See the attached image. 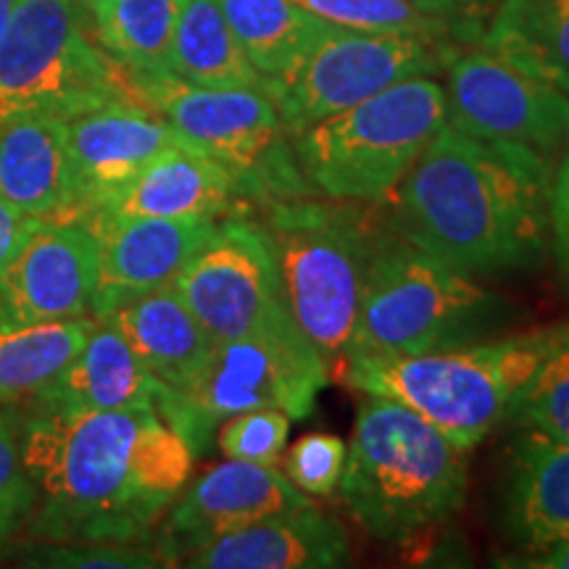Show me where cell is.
Returning <instances> with one entry per match:
<instances>
[{"instance_id": "cell-18", "label": "cell", "mask_w": 569, "mask_h": 569, "mask_svg": "<svg viewBox=\"0 0 569 569\" xmlns=\"http://www.w3.org/2000/svg\"><path fill=\"white\" fill-rule=\"evenodd\" d=\"M177 407L180 393L156 380L106 319H98L82 351L32 396V415L153 409L172 425Z\"/></svg>"}, {"instance_id": "cell-20", "label": "cell", "mask_w": 569, "mask_h": 569, "mask_svg": "<svg viewBox=\"0 0 569 569\" xmlns=\"http://www.w3.org/2000/svg\"><path fill=\"white\" fill-rule=\"evenodd\" d=\"M240 182L224 163L193 146H174L140 169L84 224L96 219H219L232 211Z\"/></svg>"}, {"instance_id": "cell-36", "label": "cell", "mask_w": 569, "mask_h": 569, "mask_svg": "<svg viewBox=\"0 0 569 569\" xmlns=\"http://www.w3.org/2000/svg\"><path fill=\"white\" fill-rule=\"evenodd\" d=\"M40 219L27 217L19 209H13L11 203H6L0 198V277H3L6 267L11 264L13 253L19 251V246L24 243L27 234L34 230Z\"/></svg>"}, {"instance_id": "cell-34", "label": "cell", "mask_w": 569, "mask_h": 569, "mask_svg": "<svg viewBox=\"0 0 569 569\" xmlns=\"http://www.w3.org/2000/svg\"><path fill=\"white\" fill-rule=\"evenodd\" d=\"M34 503V486L21 457L17 422L0 411V551L27 525Z\"/></svg>"}, {"instance_id": "cell-14", "label": "cell", "mask_w": 569, "mask_h": 569, "mask_svg": "<svg viewBox=\"0 0 569 569\" xmlns=\"http://www.w3.org/2000/svg\"><path fill=\"white\" fill-rule=\"evenodd\" d=\"M311 503L277 467L227 459L182 488L163 517L156 546L174 565L227 532Z\"/></svg>"}, {"instance_id": "cell-23", "label": "cell", "mask_w": 569, "mask_h": 569, "mask_svg": "<svg viewBox=\"0 0 569 569\" xmlns=\"http://www.w3.org/2000/svg\"><path fill=\"white\" fill-rule=\"evenodd\" d=\"M103 319L117 327L140 365L177 393L193 382L213 346L172 284L134 298Z\"/></svg>"}, {"instance_id": "cell-30", "label": "cell", "mask_w": 569, "mask_h": 569, "mask_svg": "<svg viewBox=\"0 0 569 569\" xmlns=\"http://www.w3.org/2000/svg\"><path fill=\"white\" fill-rule=\"evenodd\" d=\"M511 422L569 443V338L525 386Z\"/></svg>"}, {"instance_id": "cell-32", "label": "cell", "mask_w": 569, "mask_h": 569, "mask_svg": "<svg viewBox=\"0 0 569 569\" xmlns=\"http://www.w3.org/2000/svg\"><path fill=\"white\" fill-rule=\"evenodd\" d=\"M284 457V478L301 493L332 496L340 486L346 469V440L330 432H311L296 440Z\"/></svg>"}, {"instance_id": "cell-1", "label": "cell", "mask_w": 569, "mask_h": 569, "mask_svg": "<svg viewBox=\"0 0 569 569\" xmlns=\"http://www.w3.org/2000/svg\"><path fill=\"white\" fill-rule=\"evenodd\" d=\"M21 457L34 486V540L146 546L188 486L196 453L159 411L127 409L32 415Z\"/></svg>"}, {"instance_id": "cell-27", "label": "cell", "mask_w": 569, "mask_h": 569, "mask_svg": "<svg viewBox=\"0 0 569 569\" xmlns=\"http://www.w3.org/2000/svg\"><path fill=\"white\" fill-rule=\"evenodd\" d=\"M169 71L206 88L264 90L267 84L227 24L219 0L184 3L169 53Z\"/></svg>"}, {"instance_id": "cell-37", "label": "cell", "mask_w": 569, "mask_h": 569, "mask_svg": "<svg viewBox=\"0 0 569 569\" xmlns=\"http://www.w3.org/2000/svg\"><path fill=\"white\" fill-rule=\"evenodd\" d=\"M515 567H532V569H569V538L549 546L543 551L525 553L522 559L509 561Z\"/></svg>"}, {"instance_id": "cell-29", "label": "cell", "mask_w": 569, "mask_h": 569, "mask_svg": "<svg viewBox=\"0 0 569 569\" xmlns=\"http://www.w3.org/2000/svg\"><path fill=\"white\" fill-rule=\"evenodd\" d=\"M96 322L92 315L53 322H0V403L40 393L82 351Z\"/></svg>"}, {"instance_id": "cell-8", "label": "cell", "mask_w": 569, "mask_h": 569, "mask_svg": "<svg viewBox=\"0 0 569 569\" xmlns=\"http://www.w3.org/2000/svg\"><path fill=\"white\" fill-rule=\"evenodd\" d=\"M80 0H17L0 38V127L21 117L71 119L138 101L127 71L84 27Z\"/></svg>"}, {"instance_id": "cell-22", "label": "cell", "mask_w": 569, "mask_h": 569, "mask_svg": "<svg viewBox=\"0 0 569 569\" xmlns=\"http://www.w3.org/2000/svg\"><path fill=\"white\" fill-rule=\"evenodd\" d=\"M0 198L27 217L71 222L74 177L67 119L21 117L0 127Z\"/></svg>"}, {"instance_id": "cell-11", "label": "cell", "mask_w": 569, "mask_h": 569, "mask_svg": "<svg viewBox=\"0 0 569 569\" xmlns=\"http://www.w3.org/2000/svg\"><path fill=\"white\" fill-rule=\"evenodd\" d=\"M453 51L457 48L411 34L361 32L330 24L288 74L267 80L264 92L272 98L284 132L293 138L390 84L443 74Z\"/></svg>"}, {"instance_id": "cell-31", "label": "cell", "mask_w": 569, "mask_h": 569, "mask_svg": "<svg viewBox=\"0 0 569 569\" xmlns=\"http://www.w3.org/2000/svg\"><path fill=\"white\" fill-rule=\"evenodd\" d=\"M290 417L274 409H256L227 417L219 427L217 446L227 459L251 461V465H280L288 443Z\"/></svg>"}, {"instance_id": "cell-24", "label": "cell", "mask_w": 569, "mask_h": 569, "mask_svg": "<svg viewBox=\"0 0 569 569\" xmlns=\"http://www.w3.org/2000/svg\"><path fill=\"white\" fill-rule=\"evenodd\" d=\"M348 30L411 34L443 48L478 46L501 0H298Z\"/></svg>"}, {"instance_id": "cell-13", "label": "cell", "mask_w": 569, "mask_h": 569, "mask_svg": "<svg viewBox=\"0 0 569 569\" xmlns=\"http://www.w3.org/2000/svg\"><path fill=\"white\" fill-rule=\"evenodd\" d=\"M213 343L288 322L280 274L264 230L248 219L217 222L172 282Z\"/></svg>"}, {"instance_id": "cell-12", "label": "cell", "mask_w": 569, "mask_h": 569, "mask_svg": "<svg viewBox=\"0 0 569 569\" xmlns=\"http://www.w3.org/2000/svg\"><path fill=\"white\" fill-rule=\"evenodd\" d=\"M443 74L451 127L472 138L517 142L551 161L569 151V90L480 46L457 48Z\"/></svg>"}, {"instance_id": "cell-21", "label": "cell", "mask_w": 569, "mask_h": 569, "mask_svg": "<svg viewBox=\"0 0 569 569\" xmlns=\"http://www.w3.org/2000/svg\"><path fill=\"white\" fill-rule=\"evenodd\" d=\"M503 525L525 553L569 538V443L525 427L509 448Z\"/></svg>"}, {"instance_id": "cell-28", "label": "cell", "mask_w": 569, "mask_h": 569, "mask_svg": "<svg viewBox=\"0 0 569 569\" xmlns=\"http://www.w3.org/2000/svg\"><path fill=\"white\" fill-rule=\"evenodd\" d=\"M184 3L188 0H98L88 6L92 38L127 74L169 71Z\"/></svg>"}, {"instance_id": "cell-26", "label": "cell", "mask_w": 569, "mask_h": 569, "mask_svg": "<svg viewBox=\"0 0 569 569\" xmlns=\"http://www.w3.org/2000/svg\"><path fill=\"white\" fill-rule=\"evenodd\" d=\"M219 6L248 61L264 80L288 74L330 27L298 0H219Z\"/></svg>"}, {"instance_id": "cell-6", "label": "cell", "mask_w": 569, "mask_h": 569, "mask_svg": "<svg viewBox=\"0 0 569 569\" xmlns=\"http://www.w3.org/2000/svg\"><path fill=\"white\" fill-rule=\"evenodd\" d=\"M509 303L409 240L382 238L346 356L446 351L493 336ZM343 356V359H346Z\"/></svg>"}, {"instance_id": "cell-7", "label": "cell", "mask_w": 569, "mask_h": 569, "mask_svg": "<svg viewBox=\"0 0 569 569\" xmlns=\"http://www.w3.org/2000/svg\"><path fill=\"white\" fill-rule=\"evenodd\" d=\"M446 124L443 84L411 77L293 134L290 146L319 198L382 203Z\"/></svg>"}, {"instance_id": "cell-19", "label": "cell", "mask_w": 569, "mask_h": 569, "mask_svg": "<svg viewBox=\"0 0 569 569\" xmlns=\"http://www.w3.org/2000/svg\"><path fill=\"white\" fill-rule=\"evenodd\" d=\"M351 561V540L315 503L280 511L188 553L193 569H330Z\"/></svg>"}, {"instance_id": "cell-5", "label": "cell", "mask_w": 569, "mask_h": 569, "mask_svg": "<svg viewBox=\"0 0 569 569\" xmlns=\"http://www.w3.org/2000/svg\"><path fill=\"white\" fill-rule=\"evenodd\" d=\"M259 227L272 248L284 309L327 365H340L382 234L367 213L317 196L264 203Z\"/></svg>"}, {"instance_id": "cell-17", "label": "cell", "mask_w": 569, "mask_h": 569, "mask_svg": "<svg viewBox=\"0 0 569 569\" xmlns=\"http://www.w3.org/2000/svg\"><path fill=\"white\" fill-rule=\"evenodd\" d=\"M219 219H96L98 284L90 315L109 317L134 298L169 288L213 232Z\"/></svg>"}, {"instance_id": "cell-9", "label": "cell", "mask_w": 569, "mask_h": 569, "mask_svg": "<svg viewBox=\"0 0 569 569\" xmlns=\"http://www.w3.org/2000/svg\"><path fill=\"white\" fill-rule=\"evenodd\" d=\"M134 98L167 119L190 146L224 163L248 201L317 196L298 167L272 98L253 88H206L172 71L127 74Z\"/></svg>"}, {"instance_id": "cell-39", "label": "cell", "mask_w": 569, "mask_h": 569, "mask_svg": "<svg viewBox=\"0 0 569 569\" xmlns=\"http://www.w3.org/2000/svg\"><path fill=\"white\" fill-rule=\"evenodd\" d=\"M80 3L84 6V9H88V6H90V3H98V0H80Z\"/></svg>"}, {"instance_id": "cell-16", "label": "cell", "mask_w": 569, "mask_h": 569, "mask_svg": "<svg viewBox=\"0 0 569 569\" xmlns=\"http://www.w3.org/2000/svg\"><path fill=\"white\" fill-rule=\"evenodd\" d=\"M74 213L84 224L146 163L174 146H190L167 119L140 101H111L67 119Z\"/></svg>"}, {"instance_id": "cell-15", "label": "cell", "mask_w": 569, "mask_h": 569, "mask_svg": "<svg viewBox=\"0 0 569 569\" xmlns=\"http://www.w3.org/2000/svg\"><path fill=\"white\" fill-rule=\"evenodd\" d=\"M98 238L84 224L40 219L0 277V322H53L90 315Z\"/></svg>"}, {"instance_id": "cell-25", "label": "cell", "mask_w": 569, "mask_h": 569, "mask_svg": "<svg viewBox=\"0 0 569 569\" xmlns=\"http://www.w3.org/2000/svg\"><path fill=\"white\" fill-rule=\"evenodd\" d=\"M478 46L569 90V0H501Z\"/></svg>"}, {"instance_id": "cell-2", "label": "cell", "mask_w": 569, "mask_h": 569, "mask_svg": "<svg viewBox=\"0 0 569 569\" xmlns=\"http://www.w3.org/2000/svg\"><path fill=\"white\" fill-rule=\"evenodd\" d=\"M553 163L446 124L396 184V230L472 277L530 272L551 251Z\"/></svg>"}, {"instance_id": "cell-10", "label": "cell", "mask_w": 569, "mask_h": 569, "mask_svg": "<svg viewBox=\"0 0 569 569\" xmlns=\"http://www.w3.org/2000/svg\"><path fill=\"white\" fill-rule=\"evenodd\" d=\"M327 380L330 365L293 319L253 336L222 340L211 346L193 382L180 393L174 430L193 453H201L211 443L213 427L232 415L274 409L290 419H306Z\"/></svg>"}, {"instance_id": "cell-38", "label": "cell", "mask_w": 569, "mask_h": 569, "mask_svg": "<svg viewBox=\"0 0 569 569\" xmlns=\"http://www.w3.org/2000/svg\"><path fill=\"white\" fill-rule=\"evenodd\" d=\"M13 3H17V0H0V38H3L6 24H9V19H11Z\"/></svg>"}, {"instance_id": "cell-3", "label": "cell", "mask_w": 569, "mask_h": 569, "mask_svg": "<svg viewBox=\"0 0 569 569\" xmlns=\"http://www.w3.org/2000/svg\"><path fill=\"white\" fill-rule=\"evenodd\" d=\"M567 338L569 322H559L446 351L346 356L340 367L348 388L393 398L472 451L490 430L511 422L525 386Z\"/></svg>"}, {"instance_id": "cell-4", "label": "cell", "mask_w": 569, "mask_h": 569, "mask_svg": "<svg viewBox=\"0 0 569 569\" xmlns=\"http://www.w3.org/2000/svg\"><path fill=\"white\" fill-rule=\"evenodd\" d=\"M467 453L403 403L367 396L346 443L340 501L369 536L403 546L461 509Z\"/></svg>"}, {"instance_id": "cell-35", "label": "cell", "mask_w": 569, "mask_h": 569, "mask_svg": "<svg viewBox=\"0 0 569 569\" xmlns=\"http://www.w3.org/2000/svg\"><path fill=\"white\" fill-rule=\"evenodd\" d=\"M549 224H551V253L565 277H569V151L561 156L559 167L553 169L551 201H549Z\"/></svg>"}, {"instance_id": "cell-33", "label": "cell", "mask_w": 569, "mask_h": 569, "mask_svg": "<svg viewBox=\"0 0 569 569\" xmlns=\"http://www.w3.org/2000/svg\"><path fill=\"white\" fill-rule=\"evenodd\" d=\"M34 567H106V569H148L163 567L167 559L159 549L138 543H63L46 540L24 553Z\"/></svg>"}]
</instances>
